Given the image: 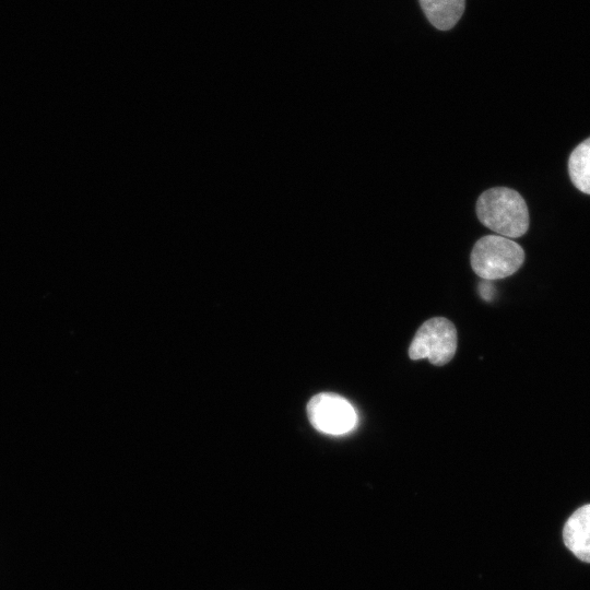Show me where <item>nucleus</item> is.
<instances>
[{"instance_id": "f257e3e1", "label": "nucleus", "mask_w": 590, "mask_h": 590, "mask_svg": "<svg viewBox=\"0 0 590 590\" xmlns=\"http://www.w3.org/2000/svg\"><path fill=\"white\" fill-rule=\"evenodd\" d=\"M475 211L480 222L507 238H518L529 228V211L519 192L507 187H494L481 193Z\"/></svg>"}, {"instance_id": "f03ea898", "label": "nucleus", "mask_w": 590, "mask_h": 590, "mask_svg": "<svg viewBox=\"0 0 590 590\" xmlns=\"http://www.w3.org/2000/svg\"><path fill=\"white\" fill-rule=\"evenodd\" d=\"M470 262L480 278L492 281L512 275L524 262L522 247L500 235H486L473 246Z\"/></svg>"}, {"instance_id": "7ed1b4c3", "label": "nucleus", "mask_w": 590, "mask_h": 590, "mask_svg": "<svg viewBox=\"0 0 590 590\" xmlns=\"http://www.w3.org/2000/svg\"><path fill=\"white\" fill-rule=\"evenodd\" d=\"M457 350V330L442 317L426 320L416 331L410 347L411 359L427 358L433 365L447 364Z\"/></svg>"}, {"instance_id": "20e7f679", "label": "nucleus", "mask_w": 590, "mask_h": 590, "mask_svg": "<svg viewBox=\"0 0 590 590\" xmlns=\"http://www.w3.org/2000/svg\"><path fill=\"white\" fill-rule=\"evenodd\" d=\"M307 415L311 425L328 435H343L351 432L357 415L351 403L343 397L323 392L314 396L307 404Z\"/></svg>"}, {"instance_id": "39448f33", "label": "nucleus", "mask_w": 590, "mask_h": 590, "mask_svg": "<svg viewBox=\"0 0 590 590\" xmlns=\"http://www.w3.org/2000/svg\"><path fill=\"white\" fill-rule=\"evenodd\" d=\"M563 541L578 559L590 563V504L576 509L566 520Z\"/></svg>"}, {"instance_id": "423d86ee", "label": "nucleus", "mask_w": 590, "mask_h": 590, "mask_svg": "<svg viewBox=\"0 0 590 590\" xmlns=\"http://www.w3.org/2000/svg\"><path fill=\"white\" fill-rule=\"evenodd\" d=\"M418 1L430 24L440 31L452 28L464 11V0Z\"/></svg>"}, {"instance_id": "0eeeda50", "label": "nucleus", "mask_w": 590, "mask_h": 590, "mask_svg": "<svg viewBox=\"0 0 590 590\" xmlns=\"http://www.w3.org/2000/svg\"><path fill=\"white\" fill-rule=\"evenodd\" d=\"M568 173L575 187L590 194V138L579 143L570 153Z\"/></svg>"}, {"instance_id": "6e6552de", "label": "nucleus", "mask_w": 590, "mask_h": 590, "mask_svg": "<svg viewBox=\"0 0 590 590\" xmlns=\"http://www.w3.org/2000/svg\"><path fill=\"white\" fill-rule=\"evenodd\" d=\"M480 294L482 295L483 298H485V299H491V298H492V294H493L491 283H489V285H487V288H486V290L480 288Z\"/></svg>"}]
</instances>
